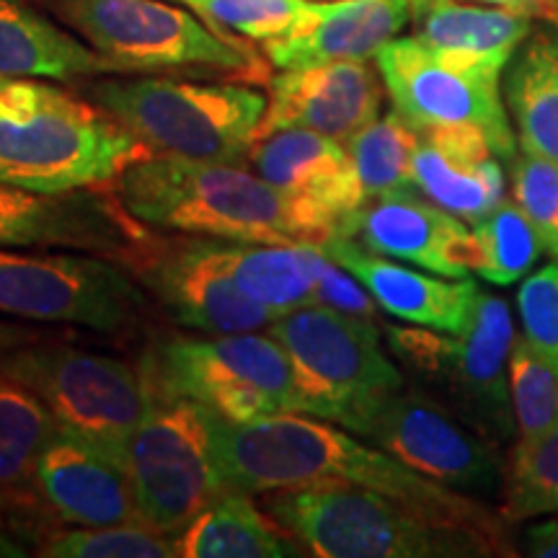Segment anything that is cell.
<instances>
[{"label": "cell", "instance_id": "obj_24", "mask_svg": "<svg viewBox=\"0 0 558 558\" xmlns=\"http://www.w3.org/2000/svg\"><path fill=\"white\" fill-rule=\"evenodd\" d=\"M179 558H290L303 556L300 543L248 492L226 488L202 512L171 535Z\"/></svg>", "mask_w": 558, "mask_h": 558}, {"label": "cell", "instance_id": "obj_10", "mask_svg": "<svg viewBox=\"0 0 558 558\" xmlns=\"http://www.w3.org/2000/svg\"><path fill=\"white\" fill-rule=\"evenodd\" d=\"M0 373L29 388L58 427L128 463V442L148 401L140 369L109 354L32 341L3 354Z\"/></svg>", "mask_w": 558, "mask_h": 558}, {"label": "cell", "instance_id": "obj_27", "mask_svg": "<svg viewBox=\"0 0 558 558\" xmlns=\"http://www.w3.org/2000/svg\"><path fill=\"white\" fill-rule=\"evenodd\" d=\"M505 96L520 148L558 166V32H535L522 41Z\"/></svg>", "mask_w": 558, "mask_h": 558}, {"label": "cell", "instance_id": "obj_38", "mask_svg": "<svg viewBox=\"0 0 558 558\" xmlns=\"http://www.w3.org/2000/svg\"><path fill=\"white\" fill-rule=\"evenodd\" d=\"M313 305H326V308L349 313V316L378 320V308H375L378 303L365 284L320 248L316 256V303Z\"/></svg>", "mask_w": 558, "mask_h": 558}, {"label": "cell", "instance_id": "obj_13", "mask_svg": "<svg viewBox=\"0 0 558 558\" xmlns=\"http://www.w3.org/2000/svg\"><path fill=\"white\" fill-rule=\"evenodd\" d=\"M143 305L132 271L109 256L0 248V311L11 316L117 333L137 324Z\"/></svg>", "mask_w": 558, "mask_h": 558}, {"label": "cell", "instance_id": "obj_16", "mask_svg": "<svg viewBox=\"0 0 558 558\" xmlns=\"http://www.w3.org/2000/svg\"><path fill=\"white\" fill-rule=\"evenodd\" d=\"M148 233L96 186L32 192L0 184V248H75L122 259Z\"/></svg>", "mask_w": 558, "mask_h": 558}, {"label": "cell", "instance_id": "obj_32", "mask_svg": "<svg viewBox=\"0 0 558 558\" xmlns=\"http://www.w3.org/2000/svg\"><path fill=\"white\" fill-rule=\"evenodd\" d=\"M473 239H476L473 275L499 288L525 279L538 264L543 251L514 199H505L486 218H481L473 228Z\"/></svg>", "mask_w": 558, "mask_h": 558}, {"label": "cell", "instance_id": "obj_14", "mask_svg": "<svg viewBox=\"0 0 558 558\" xmlns=\"http://www.w3.org/2000/svg\"><path fill=\"white\" fill-rule=\"evenodd\" d=\"M120 262L181 326L243 333L277 320L233 282L218 239H158L148 230Z\"/></svg>", "mask_w": 558, "mask_h": 558}, {"label": "cell", "instance_id": "obj_30", "mask_svg": "<svg viewBox=\"0 0 558 558\" xmlns=\"http://www.w3.org/2000/svg\"><path fill=\"white\" fill-rule=\"evenodd\" d=\"M58 422L29 388L0 373V492L34 481L37 458Z\"/></svg>", "mask_w": 558, "mask_h": 558}, {"label": "cell", "instance_id": "obj_18", "mask_svg": "<svg viewBox=\"0 0 558 558\" xmlns=\"http://www.w3.org/2000/svg\"><path fill=\"white\" fill-rule=\"evenodd\" d=\"M383 78L362 60L282 70L269 81V99L259 135L311 130L347 143L380 117Z\"/></svg>", "mask_w": 558, "mask_h": 558}, {"label": "cell", "instance_id": "obj_17", "mask_svg": "<svg viewBox=\"0 0 558 558\" xmlns=\"http://www.w3.org/2000/svg\"><path fill=\"white\" fill-rule=\"evenodd\" d=\"M246 160L264 181L288 194L318 248L365 205L344 143L333 137L279 130L256 137Z\"/></svg>", "mask_w": 558, "mask_h": 558}, {"label": "cell", "instance_id": "obj_40", "mask_svg": "<svg viewBox=\"0 0 558 558\" xmlns=\"http://www.w3.org/2000/svg\"><path fill=\"white\" fill-rule=\"evenodd\" d=\"M39 339L41 337L34 329H26V326L5 324V320H0V357L13 352V349H21V347L32 344V341H39Z\"/></svg>", "mask_w": 558, "mask_h": 558}, {"label": "cell", "instance_id": "obj_4", "mask_svg": "<svg viewBox=\"0 0 558 558\" xmlns=\"http://www.w3.org/2000/svg\"><path fill=\"white\" fill-rule=\"evenodd\" d=\"M292 373V414L339 424L362 437L407 378L383 349L375 320L305 305L269 326Z\"/></svg>", "mask_w": 558, "mask_h": 558}, {"label": "cell", "instance_id": "obj_29", "mask_svg": "<svg viewBox=\"0 0 558 558\" xmlns=\"http://www.w3.org/2000/svg\"><path fill=\"white\" fill-rule=\"evenodd\" d=\"M416 145L418 130L411 128L396 109L347 140L344 148L365 202L390 192L414 190L411 166Z\"/></svg>", "mask_w": 558, "mask_h": 558}, {"label": "cell", "instance_id": "obj_19", "mask_svg": "<svg viewBox=\"0 0 558 558\" xmlns=\"http://www.w3.org/2000/svg\"><path fill=\"white\" fill-rule=\"evenodd\" d=\"M339 235L439 277H471L476 264V239L463 220L432 199L416 197L414 190L367 199Z\"/></svg>", "mask_w": 558, "mask_h": 558}, {"label": "cell", "instance_id": "obj_8", "mask_svg": "<svg viewBox=\"0 0 558 558\" xmlns=\"http://www.w3.org/2000/svg\"><path fill=\"white\" fill-rule=\"evenodd\" d=\"M137 369L145 393L197 401L230 424L292 414L290 360L269 333L158 339Z\"/></svg>", "mask_w": 558, "mask_h": 558}, {"label": "cell", "instance_id": "obj_25", "mask_svg": "<svg viewBox=\"0 0 558 558\" xmlns=\"http://www.w3.org/2000/svg\"><path fill=\"white\" fill-rule=\"evenodd\" d=\"M114 73L90 45L60 29L26 0H0V75L75 81Z\"/></svg>", "mask_w": 558, "mask_h": 558}, {"label": "cell", "instance_id": "obj_33", "mask_svg": "<svg viewBox=\"0 0 558 558\" xmlns=\"http://www.w3.org/2000/svg\"><path fill=\"white\" fill-rule=\"evenodd\" d=\"M209 26L254 41H275L303 29L318 0H184Z\"/></svg>", "mask_w": 558, "mask_h": 558}, {"label": "cell", "instance_id": "obj_35", "mask_svg": "<svg viewBox=\"0 0 558 558\" xmlns=\"http://www.w3.org/2000/svg\"><path fill=\"white\" fill-rule=\"evenodd\" d=\"M47 558H171V535L158 533L145 522L107 527L60 530L41 543Z\"/></svg>", "mask_w": 558, "mask_h": 558}, {"label": "cell", "instance_id": "obj_9", "mask_svg": "<svg viewBox=\"0 0 558 558\" xmlns=\"http://www.w3.org/2000/svg\"><path fill=\"white\" fill-rule=\"evenodd\" d=\"M512 54L442 50L414 37L390 39L375 54L393 109L411 128L484 132L501 160L514 158V130L501 101V73Z\"/></svg>", "mask_w": 558, "mask_h": 558}, {"label": "cell", "instance_id": "obj_39", "mask_svg": "<svg viewBox=\"0 0 558 558\" xmlns=\"http://www.w3.org/2000/svg\"><path fill=\"white\" fill-rule=\"evenodd\" d=\"M525 554L535 558H558V518L541 520L525 530Z\"/></svg>", "mask_w": 558, "mask_h": 558}, {"label": "cell", "instance_id": "obj_41", "mask_svg": "<svg viewBox=\"0 0 558 558\" xmlns=\"http://www.w3.org/2000/svg\"><path fill=\"white\" fill-rule=\"evenodd\" d=\"M554 3H556V5H558V0H554Z\"/></svg>", "mask_w": 558, "mask_h": 558}, {"label": "cell", "instance_id": "obj_21", "mask_svg": "<svg viewBox=\"0 0 558 558\" xmlns=\"http://www.w3.org/2000/svg\"><path fill=\"white\" fill-rule=\"evenodd\" d=\"M320 251L352 271L388 316L448 333H460L469 326L481 292L473 279L422 275L403 264L383 259L347 235H333Z\"/></svg>", "mask_w": 558, "mask_h": 558}, {"label": "cell", "instance_id": "obj_26", "mask_svg": "<svg viewBox=\"0 0 558 558\" xmlns=\"http://www.w3.org/2000/svg\"><path fill=\"white\" fill-rule=\"evenodd\" d=\"M218 241L233 282L275 318L316 303L318 246Z\"/></svg>", "mask_w": 558, "mask_h": 558}, {"label": "cell", "instance_id": "obj_31", "mask_svg": "<svg viewBox=\"0 0 558 558\" xmlns=\"http://www.w3.org/2000/svg\"><path fill=\"white\" fill-rule=\"evenodd\" d=\"M546 514L558 518V422L530 442H514L501 488L507 525Z\"/></svg>", "mask_w": 558, "mask_h": 558}, {"label": "cell", "instance_id": "obj_28", "mask_svg": "<svg viewBox=\"0 0 558 558\" xmlns=\"http://www.w3.org/2000/svg\"><path fill=\"white\" fill-rule=\"evenodd\" d=\"M416 37L442 50L514 54L533 34V19L471 0H416Z\"/></svg>", "mask_w": 558, "mask_h": 558}, {"label": "cell", "instance_id": "obj_22", "mask_svg": "<svg viewBox=\"0 0 558 558\" xmlns=\"http://www.w3.org/2000/svg\"><path fill=\"white\" fill-rule=\"evenodd\" d=\"M416 0H318L303 29L264 45L271 65L298 70L375 58L414 19Z\"/></svg>", "mask_w": 558, "mask_h": 558}, {"label": "cell", "instance_id": "obj_36", "mask_svg": "<svg viewBox=\"0 0 558 558\" xmlns=\"http://www.w3.org/2000/svg\"><path fill=\"white\" fill-rule=\"evenodd\" d=\"M512 197L541 248L558 262V166L522 150L512 160Z\"/></svg>", "mask_w": 558, "mask_h": 558}, {"label": "cell", "instance_id": "obj_37", "mask_svg": "<svg viewBox=\"0 0 558 558\" xmlns=\"http://www.w3.org/2000/svg\"><path fill=\"white\" fill-rule=\"evenodd\" d=\"M525 339L558 373V262L527 275L518 292Z\"/></svg>", "mask_w": 558, "mask_h": 558}, {"label": "cell", "instance_id": "obj_12", "mask_svg": "<svg viewBox=\"0 0 558 558\" xmlns=\"http://www.w3.org/2000/svg\"><path fill=\"white\" fill-rule=\"evenodd\" d=\"M58 13L120 70L259 73L262 60L192 11L160 0H58Z\"/></svg>", "mask_w": 558, "mask_h": 558}, {"label": "cell", "instance_id": "obj_7", "mask_svg": "<svg viewBox=\"0 0 558 558\" xmlns=\"http://www.w3.org/2000/svg\"><path fill=\"white\" fill-rule=\"evenodd\" d=\"M88 99L150 153L241 163L259 135L267 99L239 83L173 78H104Z\"/></svg>", "mask_w": 558, "mask_h": 558}, {"label": "cell", "instance_id": "obj_34", "mask_svg": "<svg viewBox=\"0 0 558 558\" xmlns=\"http://www.w3.org/2000/svg\"><path fill=\"white\" fill-rule=\"evenodd\" d=\"M509 399L518 439L530 442L558 422V373L525 337H514L509 352Z\"/></svg>", "mask_w": 558, "mask_h": 558}, {"label": "cell", "instance_id": "obj_3", "mask_svg": "<svg viewBox=\"0 0 558 558\" xmlns=\"http://www.w3.org/2000/svg\"><path fill=\"white\" fill-rule=\"evenodd\" d=\"M148 153L107 111L68 90L0 75V184L32 192L101 186Z\"/></svg>", "mask_w": 558, "mask_h": 558}, {"label": "cell", "instance_id": "obj_2", "mask_svg": "<svg viewBox=\"0 0 558 558\" xmlns=\"http://www.w3.org/2000/svg\"><path fill=\"white\" fill-rule=\"evenodd\" d=\"M111 186L120 205L148 228L222 241L313 246L288 194L239 163L148 153Z\"/></svg>", "mask_w": 558, "mask_h": 558}, {"label": "cell", "instance_id": "obj_11", "mask_svg": "<svg viewBox=\"0 0 558 558\" xmlns=\"http://www.w3.org/2000/svg\"><path fill=\"white\" fill-rule=\"evenodd\" d=\"M213 409L177 396L148 393L128 442V471L140 518L173 535L226 492L215 463Z\"/></svg>", "mask_w": 558, "mask_h": 558}, {"label": "cell", "instance_id": "obj_15", "mask_svg": "<svg viewBox=\"0 0 558 558\" xmlns=\"http://www.w3.org/2000/svg\"><path fill=\"white\" fill-rule=\"evenodd\" d=\"M362 439L460 494L494 497L505 488L507 465L497 456L499 448L418 390L403 388L393 396L367 424Z\"/></svg>", "mask_w": 558, "mask_h": 558}, {"label": "cell", "instance_id": "obj_20", "mask_svg": "<svg viewBox=\"0 0 558 558\" xmlns=\"http://www.w3.org/2000/svg\"><path fill=\"white\" fill-rule=\"evenodd\" d=\"M34 484L47 507L68 525L143 522L128 463L75 432L54 429L37 458Z\"/></svg>", "mask_w": 558, "mask_h": 558}, {"label": "cell", "instance_id": "obj_1", "mask_svg": "<svg viewBox=\"0 0 558 558\" xmlns=\"http://www.w3.org/2000/svg\"><path fill=\"white\" fill-rule=\"evenodd\" d=\"M215 463L226 488L248 494L282 488L349 486L378 492L448 527L478 535L499 556L514 554L507 522L473 499L409 469L383 448H369L362 437L324 418L277 414L251 424L215 418Z\"/></svg>", "mask_w": 558, "mask_h": 558}, {"label": "cell", "instance_id": "obj_6", "mask_svg": "<svg viewBox=\"0 0 558 558\" xmlns=\"http://www.w3.org/2000/svg\"><path fill=\"white\" fill-rule=\"evenodd\" d=\"M264 507L279 527L320 558L499 556L478 535L442 525L367 488H282L264 494Z\"/></svg>", "mask_w": 558, "mask_h": 558}, {"label": "cell", "instance_id": "obj_5", "mask_svg": "<svg viewBox=\"0 0 558 558\" xmlns=\"http://www.w3.org/2000/svg\"><path fill=\"white\" fill-rule=\"evenodd\" d=\"M386 339L411 378L458 422L494 448L518 439L509 399L514 329L505 298L478 292L469 326L460 333L386 326Z\"/></svg>", "mask_w": 558, "mask_h": 558}, {"label": "cell", "instance_id": "obj_23", "mask_svg": "<svg viewBox=\"0 0 558 558\" xmlns=\"http://www.w3.org/2000/svg\"><path fill=\"white\" fill-rule=\"evenodd\" d=\"M414 190L460 220L478 222L505 202V171L484 132L471 128L418 130L411 166Z\"/></svg>", "mask_w": 558, "mask_h": 558}]
</instances>
